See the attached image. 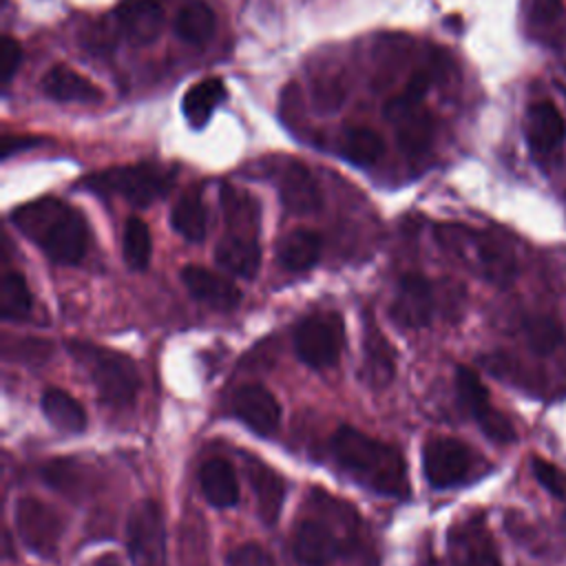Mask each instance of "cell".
Wrapping results in <instances>:
<instances>
[{
    "label": "cell",
    "instance_id": "6da1fadb",
    "mask_svg": "<svg viewBox=\"0 0 566 566\" xmlns=\"http://www.w3.org/2000/svg\"><path fill=\"white\" fill-rule=\"evenodd\" d=\"M334 460L365 489L387 497H407L409 478L400 451L356 427L343 424L329 438Z\"/></svg>",
    "mask_w": 566,
    "mask_h": 566
},
{
    "label": "cell",
    "instance_id": "7a4b0ae2",
    "mask_svg": "<svg viewBox=\"0 0 566 566\" xmlns=\"http://www.w3.org/2000/svg\"><path fill=\"white\" fill-rule=\"evenodd\" d=\"M11 221L57 265H75L86 254L88 226L84 217L55 197L18 206Z\"/></svg>",
    "mask_w": 566,
    "mask_h": 566
},
{
    "label": "cell",
    "instance_id": "3957f363",
    "mask_svg": "<svg viewBox=\"0 0 566 566\" xmlns=\"http://www.w3.org/2000/svg\"><path fill=\"white\" fill-rule=\"evenodd\" d=\"M66 349L91 378L102 402L117 409L135 402V396L139 391V371L133 358L80 338L69 340Z\"/></svg>",
    "mask_w": 566,
    "mask_h": 566
},
{
    "label": "cell",
    "instance_id": "277c9868",
    "mask_svg": "<svg viewBox=\"0 0 566 566\" xmlns=\"http://www.w3.org/2000/svg\"><path fill=\"white\" fill-rule=\"evenodd\" d=\"M436 234L444 250L484 281L502 287L515 279V256L502 239L464 226H442Z\"/></svg>",
    "mask_w": 566,
    "mask_h": 566
},
{
    "label": "cell",
    "instance_id": "5b68a950",
    "mask_svg": "<svg viewBox=\"0 0 566 566\" xmlns=\"http://www.w3.org/2000/svg\"><path fill=\"white\" fill-rule=\"evenodd\" d=\"M172 181L175 170L157 164H130L93 172L84 179V186L99 195H119L128 203L146 208L164 197L172 188Z\"/></svg>",
    "mask_w": 566,
    "mask_h": 566
},
{
    "label": "cell",
    "instance_id": "8992f818",
    "mask_svg": "<svg viewBox=\"0 0 566 566\" xmlns=\"http://www.w3.org/2000/svg\"><path fill=\"white\" fill-rule=\"evenodd\" d=\"M345 345L343 318L336 312H314L294 329L296 356L312 369L334 367Z\"/></svg>",
    "mask_w": 566,
    "mask_h": 566
},
{
    "label": "cell",
    "instance_id": "52a82bcc",
    "mask_svg": "<svg viewBox=\"0 0 566 566\" xmlns=\"http://www.w3.org/2000/svg\"><path fill=\"white\" fill-rule=\"evenodd\" d=\"M126 546L133 566H164L166 526L161 506L155 500H142L128 513Z\"/></svg>",
    "mask_w": 566,
    "mask_h": 566
},
{
    "label": "cell",
    "instance_id": "ba28073f",
    "mask_svg": "<svg viewBox=\"0 0 566 566\" xmlns=\"http://www.w3.org/2000/svg\"><path fill=\"white\" fill-rule=\"evenodd\" d=\"M13 520H15V531L22 544L31 553L44 559H53L57 555L60 539L64 533V522L53 506H49L38 497L27 495L15 502Z\"/></svg>",
    "mask_w": 566,
    "mask_h": 566
},
{
    "label": "cell",
    "instance_id": "9c48e42d",
    "mask_svg": "<svg viewBox=\"0 0 566 566\" xmlns=\"http://www.w3.org/2000/svg\"><path fill=\"white\" fill-rule=\"evenodd\" d=\"M422 469L433 489H451L473 478L475 455L455 438H431L422 447Z\"/></svg>",
    "mask_w": 566,
    "mask_h": 566
},
{
    "label": "cell",
    "instance_id": "30bf717a",
    "mask_svg": "<svg viewBox=\"0 0 566 566\" xmlns=\"http://www.w3.org/2000/svg\"><path fill=\"white\" fill-rule=\"evenodd\" d=\"M385 117L391 124L396 142L405 153L420 155L431 146L436 124L429 108L422 106V99L400 93L385 104Z\"/></svg>",
    "mask_w": 566,
    "mask_h": 566
},
{
    "label": "cell",
    "instance_id": "8fae6325",
    "mask_svg": "<svg viewBox=\"0 0 566 566\" xmlns=\"http://www.w3.org/2000/svg\"><path fill=\"white\" fill-rule=\"evenodd\" d=\"M455 391L464 411L478 422L486 438L493 442H513L515 429L506 416H502L489 400V391L478 378V374L469 367L455 369Z\"/></svg>",
    "mask_w": 566,
    "mask_h": 566
},
{
    "label": "cell",
    "instance_id": "7c38bea8",
    "mask_svg": "<svg viewBox=\"0 0 566 566\" xmlns=\"http://www.w3.org/2000/svg\"><path fill=\"white\" fill-rule=\"evenodd\" d=\"M436 312V292L431 281L420 272L400 276L396 296L389 305V316L400 329H420L431 323Z\"/></svg>",
    "mask_w": 566,
    "mask_h": 566
},
{
    "label": "cell",
    "instance_id": "4fadbf2b",
    "mask_svg": "<svg viewBox=\"0 0 566 566\" xmlns=\"http://www.w3.org/2000/svg\"><path fill=\"white\" fill-rule=\"evenodd\" d=\"M451 566H502L497 548L484 522L469 517L455 522L447 535Z\"/></svg>",
    "mask_w": 566,
    "mask_h": 566
},
{
    "label": "cell",
    "instance_id": "5bb4252c",
    "mask_svg": "<svg viewBox=\"0 0 566 566\" xmlns=\"http://www.w3.org/2000/svg\"><path fill=\"white\" fill-rule=\"evenodd\" d=\"M230 409L245 427L259 436H270L281 422V405L274 394L261 385H243L230 398Z\"/></svg>",
    "mask_w": 566,
    "mask_h": 566
},
{
    "label": "cell",
    "instance_id": "9a60e30c",
    "mask_svg": "<svg viewBox=\"0 0 566 566\" xmlns=\"http://www.w3.org/2000/svg\"><path fill=\"white\" fill-rule=\"evenodd\" d=\"M524 135L531 153L537 159L553 157L566 137V124L557 106L548 99L531 104L524 119Z\"/></svg>",
    "mask_w": 566,
    "mask_h": 566
},
{
    "label": "cell",
    "instance_id": "2e32d148",
    "mask_svg": "<svg viewBox=\"0 0 566 566\" xmlns=\"http://www.w3.org/2000/svg\"><path fill=\"white\" fill-rule=\"evenodd\" d=\"M340 537L323 520L307 517L296 522L292 535V553L298 564L327 566L340 553Z\"/></svg>",
    "mask_w": 566,
    "mask_h": 566
},
{
    "label": "cell",
    "instance_id": "e0dca14e",
    "mask_svg": "<svg viewBox=\"0 0 566 566\" xmlns=\"http://www.w3.org/2000/svg\"><path fill=\"white\" fill-rule=\"evenodd\" d=\"M279 197L290 214H314L323 206V195L310 168L301 161H287L279 172Z\"/></svg>",
    "mask_w": 566,
    "mask_h": 566
},
{
    "label": "cell",
    "instance_id": "ac0fdd59",
    "mask_svg": "<svg viewBox=\"0 0 566 566\" xmlns=\"http://www.w3.org/2000/svg\"><path fill=\"white\" fill-rule=\"evenodd\" d=\"M181 281L197 301H201L203 305H210L214 310L228 312V310H234L241 301L239 287L228 276L212 272L208 268L186 265L181 270Z\"/></svg>",
    "mask_w": 566,
    "mask_h": 566
},
{
    "label": "cell",
    "instance_id": "d6986e66",
    "mask_svg": "<svg viewBox=\"0 0 566 566\" xmlns=\"http://www.w3.org/2000/svg\"><path fill=\"white\" fill-rule=\"evenodd\" d=\"M115 22L133 44H150L164 27V7L159 0H124L115 9Z\"/></svg>",
    "mask_w": 566,
    "mask_h": 566
},
{
    "label": "cell",
    "instance_id": "ffe728a7",
    "mask_svg": "<svg viewBox=\"0 0 566 566\" xmlns=\"http://www.w3.org/2000/svg\"><path fill=\"white\" fill-rule=\"evenodd\" d=\"M396 371V354L385 338V334L378 329L374 318H365L363 329V378L369 387L380 389L391 382Z\"/></svg>",
    "mask_w": 566,
    "mask_h": 566
},
{
    "label": "cell",
    "instance_id": "44dd1931",
    "mask_svg": "<svg viewBox=\"0 0 566 566\" xmlns=\"http://www.w3.org/2000/svg\"><path fill=\"white\" fill-rule=\"evenodd\" d=\"M40 88L55 102H80L93 104L102 99V91L88 77L66 64H53L40 80Z\"/></svg>",
    "mask_w": 566,
    "mask_h": 566
},
{
    "label": "cell",
    "instance_id": "7402d4cb",
    "mask_svg": "<svg viewBox=\"0 0 566 566\" xmlns=\"http://www.w3.org/2000/svg\"><path fill=\"white\" fill-rule=\"evenodd\" d=\"M248 478L256 497V511L261 522L268 526L276 524L285 502V493H287L283 475H279L272 467L252 458L248 464Z\"/></svg>",
    "mask_w": 566,
    "mask_h": 566
},
{
    "label": "cell",
    "instance_id": "603a6c76",
    "mask_svg": "<svg viewBox=\"0 0 566 566\" xmlns=\"http://www.w3.org/2000/svg\"><path fill=\"white\" fill-rule=\"evenodd\" d=\"M214 259L228 272L243 279H254L261 265V248L252 234L232 232L217 243Z\"/></svg>",
    "mask_w": 566,
    "mask_h": 566
},
{
    "label": "cell",
    "instance_id": "cb8c5ba5",
    "mask_svg": "<svg viewBox=\"0 0 566 566\" xmlns=\"http://www.w3.org/2000/svg\"><path fill=\"white\" fill-rule=\"evenodd\" d=\"M199 484L203 497L217 509L234 506L239 500V482L234 469L223 458H212L201 464Z\"/></svg>",
    "mask_w": 566,
    "mask_h": 566
},
{
    "label": "cell",
    "instance_id": "d4e9b609",
    "mask_svg": "<svg viewBox=\"0 0 566 566\" xmlns=\"http://www.w3.org/2000/svg\"><path fill=\"white\" fill-rule=\"evenodd\" d=\"M321 234L307 228H298L292 230L290 234L283 237V241L279 243V263L290 270V272H303L310 270L312 265L318 263L321 259Z\"/></svg>",
    "mask_w": 566,
    "mask_h": 566
},
{
    "label": "cell",
    "instance_id": "484cf974",
    "mask_svg": "<svg viewBox=\"0 0 566 566\" xmlns=\"http://www.w3.org/2000/svg\"><path fill=\"white\" fill-rule=\"evenodd\" d=\"M40 407L46 420L66 433H80L86 429V411L84 407L64 389L49 387L42 394Z\"/></svg>",
    "mask_w": 566,
    "mask_h": 566
},
{
    "label": "cell",
    "instance_id": "4316f807",
    "mask_svg": "<svg viewBox=\"0 0 566 566\" xmlns=\"http://www.w3.org/2000/svg\"><path fill=\"white\" fill-rule=\"evenodd\" d=\"M223 99H226L223 82L219 77H206L186 91L181 99V108L190 126L201 128L206 126V122Z\"/></svg>",
    "mask_w": 566,
    "mask_h": 566
},
{
    "label": "cell",
    "instance_id": "83f0119b",
    "mask_svg": "<svg viewBox=\"0 0 566 566\" xmlns=\"http://www.w3.org/2000/svg\"><path fill=\"white\" fill-rule=\"evenodd\" d=\"M170 223H172V230L179 232L186 241L199 243L206 239L208 214H206V206L201 201L199 190L190 188L177 199L170 212Z\"/></svg>",
    "mask_w": 566,
    "mask_h": 566
},
{
    "label": "cell",
    "instance_id": "f1b7e54d",
    "mask_svg": "<svg viewBox=\"0 0 566 566\" xmlns=\"http://www.w3.org/2000/svg\"><path fill=\"white\" fill-rule=\"evenodd\" d=\"M172 29L188 44H206L214 35L217 18L206 2H188L177 11Z\"/></svg>",
    "mask_w": 566,
    "mask_h": 566
},
{
    "label": "cell",
    "instance_id": "f546056e",
    "mask_svg": "<svg viewBox=\"0 0 566 566\" xmlns=\"http://www.w3.org/2000/svg\"><path fill=\"white\" fill-rule=\"evenodd\" d=\"M385 153L382 137L367 126H349L340 135V155L356 166H371Z\"/></svg>",
    "mask_w": 566,
    "mask_h": 566
},
{
    "label": "cell",
    "instance_id": "4dcf8cb0",
    "mask_svg": "<svg viewBox=\"0 0 566 566\" xmlns=\"http://www.w3.org/2000/svg\"><path fill=\"white\" fill-rule=\"evenodd\" d=\"M33 298L24 276L15 270L2 274L0 281V314L4 321H24L31 316Z\"/></svg>",
    "mask_w": 566,
    "mask_h": 566
},
{
    "label": "cell",
    "instance_id": "1f68e13d",
    "mask_svg": "<svg viewBox=\"0 0 566 566\" xmlns=\"http://www.w3.org/2000/svg\"><path fill=\"white\" fill-rule=\"evenodd\" d=\"M522 332L526 345L539 356L553 354L564 343V327L559 325V321L546 314L528 316L522 325Z\"/></svg>",
    "mask_w": 566,
    "mask_h": 566
},
{
    "label": "cell",
    "instance_id": "d6a6232c",
    "mask_svg": "<svg viewBox=\"0 0 566 566\" xmlns=\"http://www.w3.org/2000/svg\"><path fill=\"white\" fill-rule=\"evenodd\" d=\"M150 252H153V241H150L148 226L139 217H130L122 234V254L126 265L130 270H144L150 261Z\"/></svg>",
    "mask_w": 566,
    "mask_h": 566
},
{
    "label": "cell",
    "instance_id": "836d02e7",
    "mask_svg": "<svg viewBox=\"0 0 566 566\" xmlns=\"http://www.w3.org/2000/svg\"><path fill=\"white\" fill-rule=\"evenodd\" d=\"M42 478L46 484L53 489L66 493V495H77L84 491V467H80L75 460H51L42 467Z\"/></svg>",
    "mask_w": 566,
    "mask_h": 566
},
{
    "label": "cell",
    "instance_id": "e575fe53",
    "mask_svg": "<svg viewBox=\"0 0 566 566\" xmlns=\"http://www.w3.org/2000/svg\"><path fill=\"white\" fill-rule=\"evenodd\" d=\"M221 203H223L226 221H228L232 228L245 230L248 223L256 226V219H259L256 206H254V201H252L245 192H239L237 188L223 186V188H221Z\"/></svg>",
    "mask_w": 566,
    "mask_h": 566
},
{
    "label": "cell",
    "instance_id": "d590c367",
    "mask_svg": "<svg viewBox=\"0 0 566 566\" xmlns=\"http://www.w3.org/2000/svg\"><path fill=\"white\" fill-rule=\"evenodd\" d=\"M562 0H526V22L539 33L548 35L562 22Z\"/></svg>",
    "mask_w": 566,
    "mask_h": 566
},
{
    "label": "cell",
    "instance_id": "8d00e7d4",
    "mask_svg": "<svg viewBox=\"0 0 566 566\" xmlns=\"http://www.w3.org/2000/svg\"><path fill=\"white\" fill-rule=\"evenodd\" d=\"M533 467V475L537 478V482L553 495L564 497L566 495V475L562 469H557L555 464L542 460V458H533L531 460Z\"/></svg>",
    "mask_w": 566,
    "mask_h": 566
},
{
    "label": "cell",
    "instance_id": "74e56055",
    "mask_svg": "<svg viewBox=\"0 0 566 566\" xmlns=\"http://www.w3.org/2000/svg\"><path fill=\"white\" fill-rule=\"evenodd\" d=\"M226 566H276V564H274L272 555L263 546H259L254 542H248V544L237 546L228 555Z\"/></svg>",
    "mask_w": 566,
    "mask_h": 566
},
{
    "label": "cell",
    "instance_id": "f35d334b",
    "mask_svg": "<svg viewBox=\"0 0 566 566\" xmlns=\"http://www.w3.org/2000/svg\"><path fill=\"white\" fill-rule=\"evenodd\" d=\"M22 62V49L20 44L11 38L4 35L0 42V73H2V86H9V82L13 80L18 66Z\"/></svg>",
    "mask_w": 566,
    "mask_h": 566
},
{
    "label": "cell",
    "instance_id": "ab89813d",
    "mask_svg": "<svg viewBox=\"0 0 566 566\" xmlns=\"http://www.w3.org/2000/svg\"><path fill=\"white\" fill-rule=\"evenodd\" d=\"M343 95H345V91L336 80L318 82L314 86V102H316V108H321V111H336L343 102Z\"/></svg>",
    "mask_w": 566,
    "mask_h": 566
},
{
    "label": "cell",
    "instance_id": "60d3db41",
    "mask_svg": "<svg viewBox=\"0 0 566 566\" xmlns=\"http://www.w3.org/2000/svg\"><path fill=\"white\" fill-rule=\"evenodd\" d=\"M38 144L33 137H11V135H4L2 137V159H9L13 153L22 150V148H29Z\"/></svg>",
    "mask_w": 566,
    "mask_h": 566
},
{
    "label": "cell",
    "instance_id": "b9f144b4",
    "mask_svg": "<svg viewBox=\"0 0 566 566\" xmlns=\"http://www.w3.org/2000/svg\"><path fill=\"white\" fill-rule=\"evenodd\" d=\"M84 566H124L119 555L115 553H102V555H95L91 562H86Z\"/></svg>",
    "mask_w": 566,
    "mask_h": 566
}]
</instances>
